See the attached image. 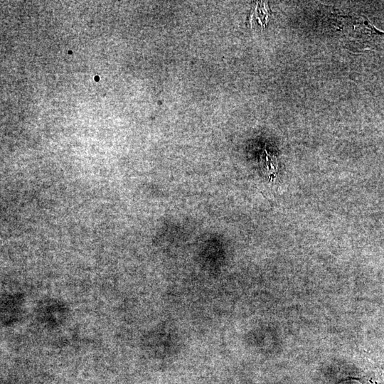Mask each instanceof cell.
<instances>
[{"label": "cell", "instance_id": "6da1fadb", "mask_svg": "<svg viewBox=\"0 0 384 384\" xmlns=\"http://www.w3.org/2000/svg\"><path fill=\"white\" fill-rule=\"evenodd\" d=\"M42 316L48 324H59L65 317L66 309L60 303L54 302L45 305L42 309Z\"/></svg>", "mask_w": 384, "mask_h": 384}, {"label": "cell", "instance_id": "7a4b0ae2", "mask_svg": "<svg viewBox=\"0 0 384 384\" xmlns=\"http://www.w3.org/2000/svg\"><path fill=\"white\" fill-rule=\"evenodd\" d=\"M21 300L20 296L9 297L7 299H4L2 304V317L8 319V321L14 319L16 315L19 311Z\"/></svg>", "mask_w": 384, "mask_h": 384}, {"label": "cell", "instance_id": "3957f363", "mask_svg": "<svg viewBox=\"0 0 384 384\" xmlns=\"http://www.w3.org/2000/svg\"><path fill=\"white\" fill-rule=\"evenodd\" d=\"M265 164L266 166L265 173L271 179V181H273V179L276 176V174L277 172V168H278L277 159L275 158V156L270 154L267 151L266 149L265 150Z\"/></svg>", "mask_w": 384, "mask_h": 384}]
</instances>
